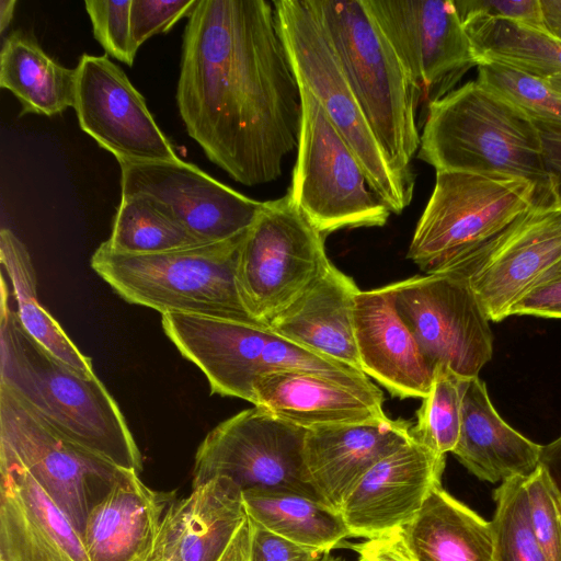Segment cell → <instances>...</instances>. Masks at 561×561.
I'll return each instance as SVG.
<instances>
[{"mask_svg": "<svg viewBox=\"0 0 561 561\" xmlns=\"http://www.w3.org/2000/svg\"><path fill=\"white\" fill-rule=\"evenodd\" d=\"M187 18L176 103L188 136L243 185L277 180L301 95L274 1L198 0Z\"/></svg>", "mask_w": 561, "mask_h": 561, "instance_id": "obj_1", "label": "cell"}, {"mask_svg": "<svg viewBox=\"0 0 561 561\" xmlns=\"http://www.w3.org/2000/svg\"><path fill=\"white\" fill-rule=\"evenodd\" d=\"M0 385L57 432L118 468L139 472L140 450L98 376L67 365L23 328L1 279Z\"/></svg>", "mask_w": 561, "mask_h": 561, "instance_id": "obj_2", "label": "cell"}, {"mask_svg": "<svg viewBox=\"0 0 561 561\" xmlns=\"http://www.w3.org/2000/svg\"><path fill=\"white\" fill-rule=\"evenodd\" d=\"M417 158L436 171L524 179L554 203L536 124L478 80L427 104Z\"/></svg>", "mask_w": 561, "mask_h": 561, "instance_id": "obj_3", "label": "cell"}, {"mask_svg": "<svg viewBox=\"0 0 561 561\" xmlns=\"http://www.w3.org/2000/svg\"><path fill=\"white\" fill-rule=\"evenodd\" d=\"M391 169L411 192L423 92L363 0H309Z\"/></svg>", "mask_w": 561, "mask_h": 561, "instance_id": "obj_4", "label": "cell"}, {"mask_svg": "<svg viewBox=\"0 0 561 561\" xmlns=\"http://www.w3.org/2000/svg\"><path fill=\"white\" fill-rule=\"evenodd\" d=\"M248 232V231H247ZM247 232L230 240L151 254L94 251L91 267L126 301L164 313L255 321L238 284Z\"/></svg>", "mask_w": 561, "mask_h": 561, "instance_id": "obj_5", "label": "cell"}, {"mask_svg": "<svg viewBox=\"0 0 561 561\" xmlns=\"http://www.w3.org/2000/svg\"><path fill=\"white\" fill-rule=\"evenodd\" d=\"M168 339L206 376L211 393L254 403V383L265 374L306 370L342 382L373 386L366 374L279 335L267 324L186 313L161 314Z\"/></svg>", "mask_w": 561, "mask_h": 561, "instance_id": "obj_6", "label": "cell"}, {"mask_svg": "<svg viewBox=\"0 0 561 561\" xmlns=\"http://www.w3.org/2000/svg\"><path fill=\"white\" fill-rule=\"evenodd\" d=\"M274 4L299 84L320 103L350 146L374 193L391 213L401 214L413 192L391 169L309 0H278Z\"/></svg>", "mask_w": 561, "mask_h": 561, "instance_id": "obj_7", "label": "cell"}, {"mask_svg": "<svg viewBox=\"0 0 561 561\" xmlns=\"http://www.w3.org/2000/svg\"><path fill=\"white\" fill-rule=\"evenodd\" d=\"M300 95L297 160L287 194L324 236L345 228L382 227L390 209L369 186L359 161L320 103L302 85Z\"/></svg>", "mask_w": 561, "mask_h": 561, "instance_id": "obj_8", "label": "cell"}, {"mask_svg": "<svg viewBox=\"0 0 561 561\" xmlns=\"http://www.w3.org/2000/svg\"><path fill=\"white\" fill-rule=\"evenodd\" d=\"M537 203H543L537 187L524 179L436 171L407 256L428 273L490 239Z\"/></svg>", "mask_w": 561, "mask_h": 561, "instance_id": "obj_9", "label": "cell"}, {"mask_svg": "<svg viewBox=\"0 0 561 561\" xmlns=\"http://www.w3.org/2000/svg\"><path fill=\"white\" fill-rule=\"evenodd\" d=\"M324 238L288 194L264 202L242 242L237 274L254 320L268 325L327 268Z\"/></svg>", "mask_w": 561, "mask_h": 561, "instance_id": "obj_10", "label": "cell"}, {"mask_svg": "<svg viewBox=\"0 0 561 561\" xmlns=\"http://www.w3.org/2000/svg\"><path fill=\"white\" fill-rule=\"evenodd\" d=\"M561 263V207L537 203L490 239L446 260L431 273L470 287L489 321L500 322Z\"/></svg>", "mask_w": 561, "mask_h": 561, "instance_id": "obj_11", "label": "cell"}, {"mask_svg": "<svg viewBox=\"0 0 561 561\" xmlns=\"http://www.w3.org/2000/svg\"><path fill=\"white\" fill-rule=\"evenodd\" d=\"M306 433L257 407L243 410L214 427L198 446L192 489L226 477L242 492L284 491L319 499L305 466Z\"/></svg>", "mask_w": 561, "mask_h": 561, "instance_id": "obj_12", "label": "cell"}, {"mask_svg": "<svg viewBox=\"0 0 561 561\" xmlns=\"http://www.w3.org/2000/svg\"><path fill=\"white\" fill-rule=\"evenodd\" d=\"M0 467L26 471L82 535L95 489L122 468L67 438L0 385Z\"/></svg>", "mask_w": 561, "mask_h": 561, "instance_id": "obj_13", "label": "cell"}, {"mask_svg": "<svg viewBox=\"0 0 561 561\" xmlns=\"http://www.w3.org/2000/svg\"><path fill=\"white\" fill-rule=\"evenodd\" d=\"M398 314L434 370L446 365L471 378L492 358L489 319L462 279L445 273L393 283Z\"/></svg>", "mask_w": 561, "mask_h": 561, "instance_id": "obj_14", "label": "cell"}, {"mask_svg": "<svg viewBox=\"0 0 561 561\" xmlns=\"http://www.w3.org/2000/svg\"><path fill=\"white\" fill-rule=\"evenodd\" d=\"M428 103L479 65L454 0H363Z\"/></svg>", "mask_w": 561, "mask_h": 561, "instance_id": "obj_15", "label": "cell"}, {"mask_svg": "<svg viewBox=\"0 0 561 561\" xmlns=\"http://www.w3.org/2000/svg\"><path fill=\"white\" fill-rule=\"evenodd\" d=\"M121 197L144 195L206 243L244 234L264 202L252 199L184 162H119Z\"/></svg>", "mask_w": 561, "mask_h": 561, "instance_id": "obj_16", "label": "cell"}, {"mask_svg": "<svg viewBox=\"0 0 561 561\" xmlns=\"http://www.w3.org/2000/svg\"><path fill=\"white\" fill-rule=\"evenodd\" d=\"M76 69L73 108L81 129L119 162H176L146 101L107 55L83 54Z\"/></svg>", "mask_w": 561, "mask_h": 561, "instance_id": "obj_17", "label": "cell"}, {"mask_svg": "<svg viewBox=\"0 0 561 561\" xmlns=\"http://www.w3.org/2000/svg\"><path fill=\"white\" fill-rule=\"evenodd\" d=\"M445 457L414 437L376 462L351 489L339 510L352 538L402 529L440 484Z\"/></svg>", "mask_w": 561, "mask_h": 561, "instance_id": "obj_18", "label": "cell"}, {"mask_svg": "<svg viewBox=\"0 0 561 561\" xmlns=\"http://www.w3.org/2000/svg\"><path fill=\"white\" fill-rule=\"evenodd\" d=\"M248 519L242 490L214 478L167 507L144 561H221Z\"/></svg>", "mask_w": 561, "mask_h": 561, "instance_id": "obj_19", "label": "cell"}, {"mask_svg": "<svg viewBox=\"0 0 561 561\" xmlns=\"http://www.w3.org/2000/svg\"><path fill=\"white\" fill-rule=\"evenodd\" d=\"M253 389L254 407L306 430L388 417L375 383L360 387L318 373L279 370L259 377Z\"/></svg>", "mask_w": 561, "mask_h": 561, "instance_id": "obj_20", "label": "cell"}, {"mask_svg": "<svg viewBox=\"0 0 561 561\" xmlns=\"http://www.w3.org/2000/svg\"><path fill=\"white\" fill-rule=\"evenodd\" d=\"M354 329L364 374L400 399L428 393L434 370L398 314L393 284L357 293Z\"/></svg>", "mask_w": 561, "mask_h": 561, "instance_id": "obj_21", "label": "cell"}, {"mask_svg": "<svg viewBox=\"0 0 561 561\" xmlns=\"http://www.w3.org/2000/svg\"><path fill=\"white\" fill-rule=\"evenodd\" d=\"M413 425L386 417L307 430L305 466L319 499L339 511L351 489L376 462L413 439Z\"/></svg>", "mask_w": 561, "mask_h": 561, "instance_id": "obj_22", "label": "cell"}, {"mask_svg": "<svg viewBox=\"0 0 561 561\" xmlns=\"http://www.w3.org/2000/svg\"><path fill=\"white\" fill-rule=\"evenodd\" d=\"M138 473L121 469L92 505L81 535L89 561H144L151 551L169 500Z\"/></svg>", "mask_w": 561, "mask_h": 561, "instance_id": "obj_23", "label": "cell"}, {"mask_svg": "<svg viewBox=\"0 0 561 561\" xmlns=\"http://www.w3.org/2000/svg\"><path fill=\"white\" fill-rule=\"evenodd\" d=\"M356 283L332 262L268 327L328 358L360 369L354 329Z\"/></svg>", "mask_w": 561, "mask_h": 561, "instance_id": "obj_24", "label": "cell"}, {"mask_svg": "<svg viewBox=\"0 0 561 561\" xmlns=\"http://www.w3.org/2000/svg\"><path fill=\"white\" fill-rule=\"evenodd\" d=\"M541 448L500 416L478 376L467 379L453 454L472 474L492 483L528 477L539 466Z\"/></svg>", "mask_w": 561, "mask_h": 561, "instance_id": "obj_25", "label": "cell"}, {"mask_svg": "<svg viewBox=\"0 0 561 561\" xmlns=\"http://www.w3.org/2000/svg\"><path fill=\"white\" fill-rule=\"evenodd\" d=\"M414 561H495L494 534L468 506L435 485L402 528Z\"/></svg>", "mask_w": 561, "mask_h": 561, "instance_id": "obj_26", "label": "cell"}, {"mask_svg": "<svg viewBox=\"0 0 561 561\" xmlns=\"http://www.w3.org/2000/svg\"><path fill=\"white\" fill-rule=\"evenodd\" d=\"M0 87L18 99L22 115L54 116L73 107L76 69L58 64L32 34L16 30L1 46Z\"/></svg>", "mask_w": 561, "mask_h": 561, "instance_id": "obj_27", "label": "cell"}, {"mask_svg": "<svg viewBox=\"0 0 561 561\" xmlns=\"http://www.w3.org/2000/svg\"><path fill=\"white\" fill-rule=\"evenodd\" d=\"M242 493L250 519L295 543L327 553L352 538L341 513L319 499L284 491Z\"/></svg>", "mask_w": 561, "mask_h": 561, "instance_id": "obj_28", "label": "cell"}, {"mask_svg": "<svg viewBox=\"0 0 561 561\" xmlns=\"http://www.w3.org/2000/svg\"><path fill=\"white\" fill-rule=\"evenodd\" d=\"M0 262L9 277L23 328L48 352L79 373L92 377V360L66 334L37 299L35 267L25 244L8 228L0 230Z\"/></svg>", "mask_w": 561, "mask_h": 561, "instance_id": "obj_29", "label": "cell"}, {"mask_svg": "<svg viewBox=\"0 0 561 561\" xmlns=\"http://www.w3.org/2000/svg\"><path fill=\"white\" fill-rule=\"evenodd\" d=\"M479 64L499 61L545 79L561 75V42L527 25L482 15H459Z\"/></svg>", "mask_w": 561, "mask_h": 561, "instance_id": "obj_30", "label": "cell"}, {"mask_svg": "<svg viewBox=\"0 0 561 561\" xmlns=\"http://www.w3.org/2000/svg\"><path fill=\"white\" fill-rule=\"evenodd\" d=\"M104 243L113 251L128 254H151L191 248L202 241L148 197H121L110 238Z\"/></svg>", "mask_w": 561, "mask_h": 561, "instance_id": "obj_31", "label": "cell"}, {"mask_svg": "<svg viewBox=\"0 0 561 561\" xmlns=\"http://www.w3.org/2000/svg\"><path fill=\"white\" fill-rule=\"evenodd\" d=\"M466 377L437 365L428 393L422 399L413 437L439 457L453 453L460 432Z\"/></svg>", "mask_w": 561, "mask_h": 561, "instance_id": "obj_32", "label": "cell"}, {"mask_svg": "<svg viewBox=\"0 0 561 561\" xmlns=\"http://www.w3.org/2000/svg\"><path fill=\"white\" fill-rule=\"evenodd\" d=\"M526 478L507 479L493 493L495 561H546L533 527Z\"/></svg>", "mask_w": 561, "mask_h": 561, "instance_id": "obj_33", "label": "cell"}, {"mask_svg": "<svg viewBox=\"0 0 561 561\" xmlns=\"http://www.w3.org/2000/svg\"><path fill=\"white\" fill-rule=\"evenodd\" d=\"M477 80L533 121L561 124V96L543 79L499 61L483 60L478 65Z\"/></svg>", "mask_w": 561, "mask_h": 561, "instance_id": "obj_34", "label": "cell"}, {"mask_svg": "<svg viewBox=\"0 0 561 561\" xmlns=\"http://www.w3.org/2000/svg\"><path fill=\"white\" fill-rule=\"evenodd\" d=\"M0 561H71L1 482Z\"/></svg>", "mask_w": 561, "mask_h": 561, "instance_id": "obj_35", "label": "cell"}, {"mask_svg": "<svg viewBox=\"0 0 561 561\" xmlns=\"http://www.w3.org/2000/svg\"><path fill=\"white\" fill-rule=\"evenodd\" d=\"M0 472L1 482L10 486L25 510L66 556L71 561H89L81 535L37 481L15 467H0Z\"/></svg>", "mask_w": 561, "mask_h": 561, "instance_id": "obj_36", "label": "cell"}, {"mask_svg": "<svg viewBox=\"0 0 561 561\" xmlns=\"http://www.w3.org/2000/svg\"><path fill=\"white\" fill-rule=\"evenodd\" d=\"M530 515L546 561H561V493L540 465L526 478Z\"/></svg>", "mask_w": 561, "mask_h": 561, "instance_id": "obj_37", "label": "cell"}, {"mask_svg": "<svg viewBox=\"0 0 561 561\" xmlns=\"http://www.w3.org/2000/svg\"><path fill=\"white\" fill-rule=\"evenodd\" d=\"M131 0H85L94 38L117 60L131 67L137 50L130 33Z\"/></svg>", "mask_w": 561, "mask_h": 561, "instance_id": "obj_38", "label": "cell"}, {"mask_svg": "<svg viewBox=\"0 0 561 561\" xmlns=\"http://www.w3.org/2000/svg\"><path fill=\"white\" fill-rule=\"evenodd\" d=\"M198 0H131L130 33L136 50L151 36L168 32L188 16Z\"/></svg>", "mask_w": 561, "mask_h": 561, "instance_id": "obj_39", "label": "cell"}, {"mask_svg": "<svg viewBox=\"0 0 561 561\" xmlns=\"http://www.w3.org/2000/svg\"><path fill=\"white\" fill-rule=\"evenodd\" d=\"M459 15L507 20L545 31L540 0H454Z\"/></svg>", "mask_w": 561, "mask_h": 561, "instance_id": "obj_40", "label": "cell"}, {"mask_svg": "<svg viewBox=\"0 0 561 561\" xmlns=\"http://www.w3.org/2000/svg\"><path fill=\"white\" fill-rule=\"evenodd\" d=\"M249 561H317L322 554L283 538L249 518Z\"/></svg>", "mask_w": 561, "mask_h": 561, "instance_id": "obj_41", "label": "cell"}, {"mask_svg": "<svg viewBox=\"0 0 561 561\" xmlns=\"http://www.w3.org/2000/svg\"><path fill=\"white\" fill-rule=\"evenodd\" d=\"M561 319V267L556 266L511 310V316Z\"/></svg>", "mask_w": 561, "mask_h": 561, "instance_id": "obj_42", "label": "cell"}, {"mask_svg": "<svg viewBox=\"0 0 561 561\" xmlns=\"http://www.w3.org/2000/svg\"><path fill=\"white\" fill-rule=\"evenodd\" d=\"M351 548L357 552V561H414L402 529L365 539Z\"/></svg>", "mask_w": 561, "mask_h": 561, "instance_id": "obj_43", "label": "cell"}, {"mask_svg": "<svg viewBox=\"0 0 561 561\" xmlns=\"http://www.w3.org/2000/svg\"><path fill=\"white\" fill-rule=\"evenodd\" d=\"M543 159L554 203L561 207V124L538 122Z\"/></svg>", "mask_w": 561, "mask_h": 561, "instance_id": "obj_44", "label": "cell"}, {"mask_svg": "<svg viewBox=\"0 0 561 561\" xmlns=\"http://www.w3.org/2000/svg\"><path fill=\"white\" fill-rule=\"evenodd\" d=\"M539 465L543 467L553 484L561 493V435L542 446Z\"/></svg>", "mask_w": 561, "mask_h": 561, "instance_id": "obj_45", "label": "cell"}, {"mask_svg": "<svg viewBox=\"0 0 561 561\" xmlns=\"http://www.w3.org/2000/svg\"><path fill=\"white\" fill-rule=\"evenodd\" d=\"M546 33L561 42V0H540Z\"/></svg>", "mask_w": 561, "mask_h": 561, "instance_id": "obj_46", "label": "cell"}, {"mask_svg": "<svg viewBox=\"0 0 561 561\" xmlns=\"http://www.w3.org/2000/svg\"><path fill=\"white\" fill-rule=\"evenodd\" d=\"M250 525L249 519L241 528L221 561H249Z\"/></svg>", "mask_w": 561, "mask_h": 561, "instance_id": "obj_47", "label": "cell"}, {"mask_svg": "<svg viewBox=\"0 0 561 561\" xmlns=\"http://www.w3.org/2000/svg\"><path fill=\"white\" fill-rule=\"evenodd\" d=\"M15 5H16L15 0H0V33L1 34L9 26V24L12 20Z\"/></svg>", "mask_w": 561, "mask_h": 561, "instance_id": "obj_48", "label": "cell"}, {"mask_svg": "<svg viewBox=\"0 0 561 561\" xmlns=\"http://www.w3.org/2000/svg\"><path fill=\"white\" fill-rule=\"evenodd\" d=\"M545 82L561 96V75H554L543 79Z\"/></svg>", "mask_w": 561, "mask_h": 561, "instance_id": "obj_49", "label": "cell"}, {"mask_svg": "<svg viewBox=\"0 0 561 561\" xmlns=\"http://www.w3.org/2000/svg\"><path fill=\"white\" fill-rule=\"evenodd\" d=\"M317 561H345L343 559H340V558H334L332 557L329 552L327 553H322Z\"/></svg>", "mask_w": 561, "mask_h": 561, "instance_id": "obj_50", "label": "cell"}, {"mask_svg": "<svg viewBox=\"0 0 561 561\" xmlns=\"http://www.w3.org/2000/svg\"><path fill=\"white\" fill-rule=\"evenodd\" d=\"M558 266H560V267H561V263H560Z\"/></svg>", "mask_w": 561, "mask_h": 561, "instance_id": "obj_51", "label": "cell"}]
</instances>
